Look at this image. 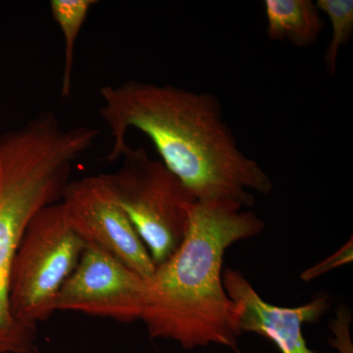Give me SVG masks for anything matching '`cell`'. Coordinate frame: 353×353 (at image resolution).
I'll list each match as a JSON object with an SVG mask.
<instances>
[{"label": "cell", "instance_id": "obj_7", "mask_svg": "<svg viewBox=\"0 0 353 353\" xmlns=\"http://www.w3.org/2000/svg\"><path fill=\"white\" fill-rule=\"evenodd\" d=\"M148 281L112 255L85 245L79 263L58 294L55 311H77L118 322L141 320Z\"/></svg>", "mask_w": 353, "mask_h": 353}, {"label": "cell", "instance_id": "obj_1", "mask_svg": "<svg viewBox=\"0 0 353 353\" xmlns=\"http://www.w3.org/2000/svg\"><path fill=\"white\" fill-rule=\"evenodd\" d=\"M101 116L110 130L109 162L129 148L128 132H143L162 162L197 201H228L252 208V192L271 194L273 183L246 157L224 120L217 97L171 85L127 81L99 90Z\"/></svg>", "mask_w": 353, "mask_h": 353}, {"label": "cell", "instance_id": "obj_3", "mask_svg": "<svg viewBox=\"0 0 353 353\" xmlns=\"http://www.w3.org/2000/svg\"><path fill=\"white\" fill-rule=\"evenodd\" d=\"M99 134L95 128H65L54 113L44 111L0 138V353L38 352L36 332L11 314V268L30 223L61 201L74 162Z\"/></svg>", "mask_w": 353, "mask_h": 353}, {"label": "cell", "instance_id": "obj_6", "mask_svg": "<svg viewBox=\"0 0 353 353\" xmlns=\"http://www.w3.org/2000/svg\"><path fill=\"white\" fill-rule=\"evenodd\" d=\"M60 202L69 226L85 245L101 248L146 281L152 277L157 266L106 174L70 181Z\"/></svg>", "mask_w": 353, "mask_h": 353}, {"label": "cell", "instance_id": "obj_5", "mask_svg": "<svg viewBox=\"0 0 353 353\" xmlns=\"http://www.w3.org/2000/svg\"><path fill=\"white\" fill-rule=\"evenodd\" d=\"M122 157L120 168L106 176L121 208L158 266L182 243L197 199L145 148L129 146Z\"/></svg>", "mask_w": 353, "mask_h": 353}, {"label": "cell", "instance_id": "obj_8", "mask_svg": "<svg viewBox=\"0 0 353 353\" xmlns=\"http://www.w3.org/2000/svg\"><path fill=\"white\" fill-rule=\"evenodd\" d=\"M223 285L236 305L241 333L252 332L273 341L282 353H314L303 334L304 323L317 321L327 310L328 296H320L299 307L266 303L240 271L223 270Z\"/></svg>", "mask_w": 353, "mask_h": 353}, {"label": "cell", "instance_id": "obj_9", "mask_svg": "<svg viewBox=\"0 0 353 353\" xmlns=\"http://www.w3.org/2000/svg\"><path fill=\"white\" fill-rule=\"evenodd\" d=\"M263 4L270 41H289L304 48L319 39L325 24L312 0H265Z\"/></svg>", "mask_w": 353, "mask_h": 353}, {"label": "cell", "instance_id": "obj_2", "mask_svg": "<svg viewBox=\"0 0 353 353\" xmlns=\"http://www.w3.org/2000/svg\"><path fill=\"white\" fill-rule=\"evenodd\" d=\"M241 204L197 201L182 243L148 280L141 320L152 339L178 341L185 350L214 345L238 350L236 305L223 285L229 246L264 230L263 221Z\"/></svg>", "mask_w": 353, "mask_h": 353}, {"label": "cell", "instance_id": "obj_11", "mask_svg": "<svg viewBox=\"0 0 353 353\" xmlns=\"http://www.w3.org/2000/svg\"><path fill=\"white\" fill-rule=\"evenodd\" d=\"M320 12L327 14L332 26L331 39L325 50L324 62L330 75L336 76L339 53L350 43L353 32L352 0H318Z\"/></svg>", "mask_w": 353, "mask_h": 353}, {"label": "cell", "instance_id": "obj_10", "mask_svg": "<svg viewBox=\"0 0 353 353\" xmlns=\"http://www.w3.org/2000/svg\"><path fill=\"white\" fill-rule=\"evenodd\" d=\"M97 3V1L95 0H51L50 1L53 19L61 29L64 38L62 99H68L71 94L76 41L87 20L90 9Z\"/></svg>", "mask_w": 353, "mask_h": 353}, {"label": "cell", "instance_id": "obj_4", "mask_svg": "<svg viewBox=\"0 0 353 353\" xmlns=\"http://www.w3.org/2000/svg\"><path fill=\"white\" fill-rule=\"evenodd\" d=\"M85 246L69 226L61 202L34 216L16 252L9 281V305L18 324L36 332L39 323L55 312L58 294Z\"/></svg>", "mask_w": 353, "mask_h": 353}, {"label": "cell", "instance_id": "obj_12", "mask_svg": "<svg viewBox=\"0 0 353 353\" xmlns=\"http://www.w3.org/2000/svg\"><path fill=\"white\" fill-rule=\"evenodd\" d=\"M352 261V241H348L347 245L343 246L340 250H338L334 255L329 259H325L321 263L315 265L312 268L304 271L301 274V279L303 281H311L312 279L319 277L323 274L327 273L330 270L336 269V267L350 263Z\"/></svg>", "mask_w": 353, "mask_h": 353}]
</instances>
